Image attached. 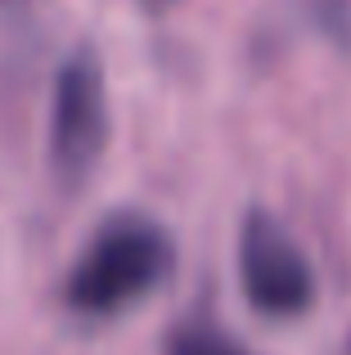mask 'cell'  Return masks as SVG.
<instances>
[{"mask_svg":"<svg viewBox=\"0 0 351 355\" xmlns=\"http://www.w3.org/2000/svg\"><path fill=\"white\" fill-rule=\"evenodd\" d=\"M239 284L248 306L271 320H293L316 306L311 261L271 211H252L239 230Z\"/></svg>","mask_w":351,"mask_h":355,"instance_id":"7a4b0ae2","label":"cell"},{"mask_svg":"<svg viewBox=\"0 0 351 355\" xmlns=\"http://www.w3.org/2000/svg\"><path fill=\"white\" fill-rule=\"evenodd\" d=\"M167 355H252L243 342H234L230 333H221L216 324H180L167 338Z\"/></svg>","mask_w":351,"mask_h":355,"instance_id":"277c9868","label":"cell"},{"mask_svg":"<svg viewBox=\"0 0 351 355\" xmlns=\"http://www.w3.org/2000/svg\"><path fill=\"white\" fill-rule=\"evenodd\" d=\"M108 144V86L104 68L90 50H77L63 59L54 81V108H50V157L59 175L81 180L99 162Z\"/></svg>","mask_w":351,"mask_h":355,"instance_id":"3957f363","label":"cell"},{"mask_svg":"<svg viewBox=\"0 0 351 355\" xmlns=\"http://www.w3.org/2000/svg\"><path fill=\"white\" fill-rule=\"evenodd\" d=\"M347 355H351V342H347Z\"/></svg>","mask_w":351,"mask_h":355,"instance_id":"5b68a950","label":"cell"},{"mask_svg":"<svg viewBox=\"0 0 351 355\" xmlns=\"http://www.w3.org/2000/svg\"><path fill=\"white\" fill-rule=\"evenodd\" d=\"M176 270V243L158 220L140 211H117L95 230L81 261L68 270L63 302L77 315L104 320L158 293Z\"/></svg>","mask_w":351,"mask_h":355,"instance_id":"6da1fadb","label":"cell"}]
</instances>
